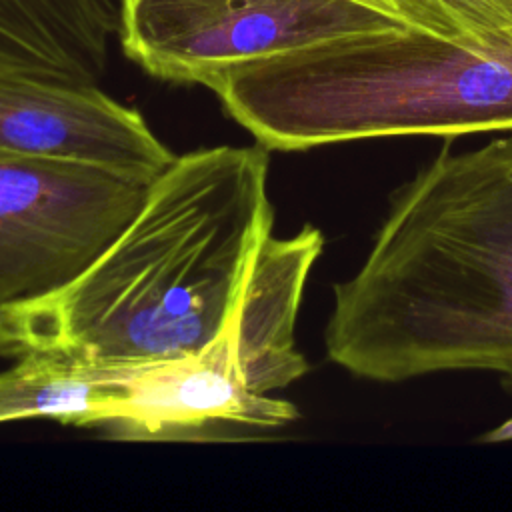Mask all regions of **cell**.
Returning a JSON list of instances; mask_svg holds the SVG:
<instances>
[{
  "label": "cell",
  "mask_w": 512,
  "mask_h": 512,
  "mask_svg": "<svg viewBox=\"0 0 512 512\" xmlns=\"http://www.w3.org/2000/svg\"><path fill=\"white\" fill-rule=\"evenodd\" d=\"M268 148L176 156L114 240L72 280L0 308V358L50 352L148 364L208 344L272 234Z\"/></svg>",
  "instance_id": "1"
},
{
  "label": "cell",
  "mask_w": 512,
  "mask_h": 512,
  "mask_svg": "<svg viewBox=\"0 0 512 512\" xmlns=\"http://www.w3.org/2000/svg\"><path fill=\"white\" fill-rule=\"evenodd\" d=\"M324 344L376 382L486 370L512 384V136L444 148L394 194L364 264L334 286Z\"/></svg>",
  "instance_id": "2"
},
{
  "label": "cell",
  "mask_w": 512,
  "mask_h": 512,
  "mask_svg": "<svg viewBox=\"0 0 512 512\" xmlns=\"http://www.w3.org/2000/svg\"><path fill=\"white\" fill-rule=\"evenodd\" d=\"M268 150L512 132V26L450 38L396 26L238 64L206 82Z\"/></svg>",
  "instance_id": "3"
},
{
  "label": "cell",
  "mask_w": 512,
  "mask_h": 512,
  "mask_svg": "<svg viewBox=\"0 0 512 512\" xmlns=\"http://www.w3.org/2000/svg\"><path fill=\"white\" fill-rule=\"evenodd\" d=\"M324 236L306 224L294 236H268L216 336L198 352L134 364L120 418L104 430L116 440L236 442L256 440L298 418L274 398L308 364L294 328Z\"/></svg>",
  "instance_id": "4"
},
{
  "label": "cell",
  "mask_w": 512,
  "mask_h": 512,
  "mask_svg": "<svg viewBox=\"0 0 512 512\" xmlns=\"http://www.w3.org/2000/svg\"><path fill=\"white\" fill-rule=\"evenodd\" d=\"M396 26L402 24L352 0H122L118 16L130 60L150 76L188 84L324 40Z\"/></svg>",
  "instance_id": "5"
},
{
  "label": "cell",
  "mask_w": 512,
  "mask_h": 512,
  "mask_svg": "<svg viewBox=\"0 0 512 512\" xmlns=\"http://www.w3.org/2000/svg\"><path fill=\"white\" fill-rule=\"evenodd\" d=\"M150 182L0 154V308L82 272L128 224Z\"/></svg>",
  "instance_id": "6"
},
{
  "label": "cell",
  "mask_w": 512,
  "mask_h": 512,
  "mask_svg": "<svg viewBox=\"0 0 512 512\" xmlns=\"http://www.w3.org/2000/svg\"><path fill=\"white\" fill-rule=\"evenodd\" d=\"M0 154L152 182L176 158L142 114L98 84L0 68Z\"/></svg>",
  "instance_id": "7"
},
{
  "label": "cell",
  "mask_w": 512,
  "mask_h": 512,
  "mask_svg": "<svg viewBox=\"0 0 512 512\" xmlns=\"http://www.w3.org/2000/svg\"><path fill=\"white\" fill-rule=\"evenodd\" d=\"M116 28L110 0H0V68L96 84Z\"/></svg>",
  "instance_id": "8"
},
{
  "label": "cell",
  "mask_w": 512,
  "mask_h": 512,
  "mask_svg": "<svg viewBox=\"0 0 512 512\" xmlns=\"http://www.w3.org/2000/svg\"><path fill=\"white\" fill-rule=\"evenodd\" d=\"M132 366L94 364L50 352L22 354L0 372V424L56 420L104 432L124 410Z\"/></svg>",
  "instance_id": "9"
},
{
  "label": "cell",
  "mask_w": 512,
  "mask_h": 512,
  "mask_svg": "<svg viewBox=\"0 0 512 512\" xmlns=\"http://www.w3.org/2000/svg\"><path fill=\"white\" fill-rule=\"evenodd\" d=\"M400 24L450 38H476L512 26V0H352Z\"/></svg>",
  "instance_id": "10"
}]
</instances>
